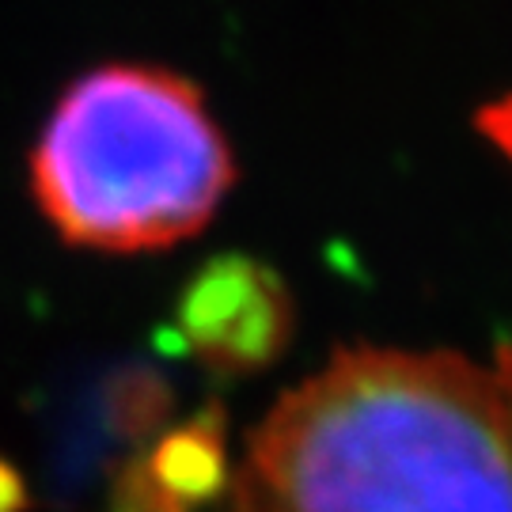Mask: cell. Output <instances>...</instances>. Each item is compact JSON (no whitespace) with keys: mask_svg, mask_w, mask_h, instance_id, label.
I'll return each instance as SVG.
<instances>
[{"mask_svg":"<svg viewBox=\"0 0 512 512\" xmlns=\"http://www.w3.org/2000/svg\"><path fill=\"white\" fill-rule=\"evenodd\" d=\"M232 512H512V403L459 353H334L258 421Z\"/></svg>","mask_w":512,"mask_h":512,"instance_id":"1","label":"cell"},{"mask_svg":"<svg viewBox=\"0 0 512 512\" xmlns=\"http://www.w3.org/2000/svg\"><path fill=\"white\" fill-rule=\"evenodd\" d=\"M232 179L202 92L156 65H103L73 80L31 148L42 217L65 243L107 255L198 236Z\"/></svg>","mask_w":512,"mask_h":512,"instance_id":"2","label":"cell"},{"mask_svg":"<svg viewBox=\"0 0 512 512\" xmlns=\"http://www.w3.org/2000/svg\"><path fill=\"white\" fill-rule=\"evenodd\" d=\"M179 319L202 361L243 372L281 349L289 334V296L258 262L224 258L194 277Z\"/></svg>","mask_w":512,"mask_h":512,"instance_id":"3","label":"cell"},{"mask_svg":"<svg viewBox=\"0 0 512 512\" xmlns=\"http://www.w3.org/2000/svg\"><path fill=\"white\" fill-rule=\"evenodd\" d=\"M482 126H486V133H490L497 145L512 156V99L509 103H501V107H494V110H486Z\"/></svg>","mask_w":512,"mask_h":512,"instance_id":"4","label":"cell"},{"mask_svg":"<svg viewBox=\"0 0 512 512\" xmlns=\"http://www.w3.org/2000/svg\"><path fill=\"white\" fill-rule=\"evenodd\" d=\"M16 505H19V482H16V475L0 463V512H16Z\"/></svg>","mask_w":512,"mask_h":512,"instance_id":"5","label":"cell"},{"mask_svg":"<svg viewBox=\"0 0 512 512\" xmlns=\"http://www.w3.org/2000/svg\"><path fill=\"white\" fill-rule=\"evenodd\" d=\"M497 380H501V384H505V391H509V403H512V349H505V353H501V361H497Z\"/></svg>","mask_w":512,"mask_h":512,"instance_id":"6","label":"cell"}]
</instances>
